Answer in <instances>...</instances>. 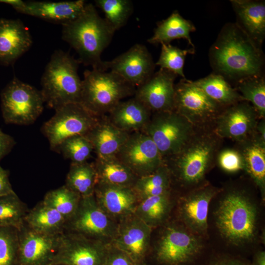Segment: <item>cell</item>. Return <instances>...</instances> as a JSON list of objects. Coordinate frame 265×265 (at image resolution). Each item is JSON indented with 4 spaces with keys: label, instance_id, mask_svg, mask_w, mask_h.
Returning a JSON list of instances; mask_svg holds the SVG:
<instances>
[{
    "label": "cell",
    "instance_id": "cell-1",
    "mask_svg": "<svg viewBox=\"0 0 265 265\" xmlns=\"http://www.w3.org/2000/svg\"><path fill=\"white\" fill-rule=\"evenodd\" d=\"M213 73L235 85L247 78L264 75L265 56L236 23L226 24L209 52Z\"/></svg>",
    "mask_w": 265,
    "mask_h": 265
},
{
    "label": "cell",
    "instance_id": "cell-2",
    "mask_svg": "<svg viewBox=\"0 0 265 265\" xmlns=\"http://www.w3.org/2000/svg\"><path fill=\"white\" fill-rule=\"evenodd\" d=\"M223 141L213 126L195 128L181 149L163 159L172 183L175 181L182 186L192 189L205 183L206 174L216 163Z\"/></svg>",
    "mask_w": 265,
    "mask_h": 265
},
{
    "label": "cell",
    "instance_id": "cell-3",
    "mask_svg": "<svg viewBox=\"0 0 265 265\" xmlns=\"http://www.w3.org/2000/svg\"><path fill=\"white\" fill-rule=\"evenodd\" d=\"M62 26V38L79 55L80 63L102 70L101 54L115 31L98 14L92 3H86L80 15Z\"/></svg>",
    "mask_w": 265,
    "mask_h": 265
},
{
    "label": "cell",
    "instance_id": "cell-4",
    "mask_svg": "<svg viewBox=\"0 0 265 265\" xmlns=\"http://www.w3.org/2000/svg\"><path fill=\"white\" fill-rule=\"evenodd\" d=\"M217 228L223 238L235 245L252 241L257 235L258 211L247 191H226L215 213Z\"/></svg>",
    "mask_w": 265,
    "mask_h": 265
},
{
    "label": "cell",
    "instance_id": "cell-5",
    "mask_svg": "<svg viewBox=\"0 0 265 265\" xmlns=\"http://www.w3.org/2000/svg\"><path fill=\"white\" fill-rule=\"evenodd\" d=\"M80 64L78 59L61 50L53 53L41 79L40 91L49 107L55 110L68 104L80 102Z\"/></svg>",
    "mask_w": 265,
    "mask_h": 265
},
{
    "label": "cell",
    "instance_id": "cell-6",
    "mask_svg": "<svg viewBox=\"0 0 265 265\" xmlns=\"http://www.w3.org/2000/svg\"><path fill=\"white\" fill-rule=\"evenodd\" d=\"M136 87L117 74L97 69L83 73L80 103L95 115H107Z\"/></svg>",
    "mask_w": 265,
    "mask_h": 265
},
{
    "label": "cell",
    "instance_id": "cell-7",
    "mask_svg": "<svg viewBox=\"0 0 265 265\" xmlns=\"http://www.w3.org/2000/svg\"><path fill=\"white\" fill-rule=\"evenodd\" d=\"M2 118L6 124L29 125L42 113L44 100L40 91L13 78L0 94Z\"/></svg>",
    "mask_w": 265,
    "mask_h": 265
},
{
    "label": "cell",
    "instance_id": "cell-8",
    "mask_svg": "<svg viewBox=\"0 0 265 265\" xmlns=\"http://www.w3.org/2000/svg\"><path fill=\"white\" fill-rule=\"evenodd\" d=\"M224 108L209 97L193 81L182 78L175 84L173 110L195 128L213 126Z\"/></svg>",
    "mask_w": 265,
    "mask_h": 265
},
{
    "label": "cell",
    "instance_id": "cell-9",
    "mask_svg": "<svg viewBox=\"0 0 265 265\" xmlns=\"http://www.w3.org/2000/svg\"><path fill=\"white\" fill-rule=\"evenodd\" d=\"M195 128L180 114L169 110L153 113L141 132L152 139L163 160L181 149Z\"/></svg>",
    "mask_w": 265,
    "mask_h": 265
},
{
    "label": "cell",
    "instance_id": "cell-10",
    "mask_svg": "<svg viewBox=\"0 0 265 265\" xmlns=\"http://www.w3.org/2000/svg\"><path fill=\"white\" fill-rule=\"evenodd\" d=\"M55 111L53 116L42 127V132L48 139L51 149L53 151L69 137L85 135L100 117L80 103L65 105Z\"/></svg>",
    "mask_w": 265,
    "mask_h": 265
},
{
    "label": "cell",
    "instance_id": "cell-11",
    "mask_svg": "<svg viewBox=\"0 0 265 265\" xmlns=\"http://www.w3.org/2000/svg\"><path fill=\"white\" fill-rule=\"evenodd\" d=\"M118 225L98 205L94 194L81 197L74 215L66 221L65 231L106 242L112 240Z\"/></svg>",
    "mask_w": 265,
    "mask_h": 265
},
{
    "label": "cell",
    "instance_id": "cell-12",
    "mask_svg": "<svg viewBox=\"0 0 265 265\" xmlns=\"http://www.w3.org/2000/svg\"><path fill=\"white\" fill-rule=\"evenodd\" d=\"M203 246L199 236L186 228L169 225L158 242L155 257L162 265H184L196 258Z\"/></svg>",
    "mask_w": 265,
    "mask_h": 265
},
{
    "label": "cell",
    "instance_id": "cell-13",
    "mask_svg": "<svg viewBox=\"0 0 265 265\" xmlns=\"http://www.w3.org/2000/svg\"><path fill=\"white\" fill-rule=\"evenodd\" d=\"M110 244L67 231L61 234L50 265H103Z\"/></svg>",
    "mask_w": 265,
    "mask_h": 265
},
{
    "label": "cell",
    "instance_id": "cell-14",
    "mask_svg": "<svg viewBox=\"0 0 265 265\" xmlns=\"http://www.w3.org/2000/svg\"><path fill=\"white\" fill-rule=\"evenodd\" d=\"M115 156L137 177L153 173L163 163L156 145L142 132L130 133Z\"/></svg>",
    "mask_w": 265,
    "mask_h": 265
},
{
    "label": "cell",
    "instance_id": "cell-15",
    "mask_svg": "<svg viewBox=\"0 0 265 265\" xmlns=\"http://www.w3.org/2000/svg\"><path fill=\"white\" fill-rule=\"evenodd\" d=\"M155 64L147 47L136 44L110 61H103L102 70L109 69L136 88L154 74Z\"/></svg>",
    "mask_w": 265,
    "mask_h": 265
},
{
    "label": "cell",
    "instance_id": "cell-16",
    "mask_svg": "<svg viewBox=\"0 0 265 265\" xmlns=\"http://www.w3.org/2000/svg\"><path fill=\"white\" fill-rule=\"evenodd\" d=\"M260 119L251 104L242 101L225 108L215 121L213 128L223 139L228 138L237 143L254 132Z\"/></svg>",
    "mask_w": 265,
    "mask_h": 265
},
{
    "label": "cell",
    "instance_id": "cell-17",
    "mask_svg": "<svg viewBox=\"0 0 265 265\" xmlns=\"http://www.w3.org/2000/svg\"><path fill=\"white\" fill-rule=\"evenodd\" d=\"M221 189L204 183L181 198L179 214L187 229L199 236L207 233L209 205Z\"/></svg>",
    "mask_w": 265,
    "mask_h": 265
},
{
    "label": "cell",
    "instance_id": "cell-18",
    "mask_svg": "<svg viewBox=\"0 0 265 265\" xmlns=\"http://www.w3.org/2000/svg\"><path fill=\"white\" fill-rule=\"evenodd\" d=\"M151 228L134 214L132 215L118 225L111 244L127 254L136 265H145Z\"/></svg>",
    "mask_w": 265,
    "mask_h": 265
},
{
    "label": "cell",
    "instance_id": "cell-19",
    "mask_svg": "<svg viewBox=\"0 0 265 265\" xmlns=\"http://www.w3.org/2000/svg\"><path fill=\"white\" fill-rule=\"evenodd\" d=\"M60 235L40 233L24 223L18 230V265H50L57 251Z\"/></svg>",
    "mask_w": 265,
    "mask_h": 265
},
{
    "label": "cell",
    "instance_id": "cell-20",
    "mask_svg": "<svg viewBox=\"0 0 265 265\" xmlns=\"http://www.w3.org/2000/svg\"><path fill=\"white\" fill-rule=\"evenodd\" d=\"M177 76L167 70L160 68L144 83L136 88L133 97L152 113L173 110L174 81Z\"/></svg>",
    "mask_w": 265,
    "mask_h": 265
},
{
    "label": "cell",
    "instance_id": "cell-21",
    "mask_svg": "<svg viewBox=\"0 0 265 265\" xmlns=\"http://www.w3.org/2000/svg\"><path fill=\"white\" fill-rule=\"evenodd\" d=\"M94 195L98 205L110 218L121 221L134 214L139 200L132 187L101 183H97Z\"/></svg>",
    "mask_w": 265,
    "mask_h": 265
},
{
    "label": "cell",
    "instance_id": "cell-22",
    "mask_svg": "<svg viewBox=\"0 0 265 265\" xmlns=\"http://www.w3.org/2000/svg\"><path fill=\"white\" fill-rule=\"evenodd\" d=\"M32 43L28 29L19 19H0V64H13Z\"/></svg>",
    "mask_w": 265,
    "mask_h": 265
},
{
    "label": "cell",
    "instance_id": "cell-23",
    "mask_svg": "<svg viewBox=\"0 0 265 265\" xmlns=\"http://www.w3.org/2000/svg\"><path fill=\"white\" fill-rule=\"evenodd\" d=\"M86 2L83 0L64 1H24L16 11L62 25L78 18L83 11Z\"/></svg>",
    "mask_w": 265,
    "mask_h": 265
},
{
    "label": "cell",
    "instance_id": "cell-24",
    "mask_svg": "<svg viewBox=\"0 0 265 265\" xmlns=\"http://www.w3.org/2000/svg\"><path fill=\"white\" fill-rule=\"evenodd\" d=\"M236 16L237 25L259 47L265 38L264 0H230Z\"/></svg>",
    "mask_w": 265,
    "mask_h": 265
},
{
    "label": "cell",
    "instance_id": "cell-25",
    "mask_svg": "<svg viewBox=\"0 0 265 265\" xmlns=\"http://www.w3.org/2000/svg\"><path fill=\"white\" fill-rule=\"evenodd\" d=\"M255 131V130H254ZM236 148L241 153L245 171L265 198V140L254 132L244 140L236 143Z\"/></svg>",
    "mask_w": 265,
    "mask_h": 265
},
{
    "label": "cell",
    "instance_id": "cell-26",
    "mask_svg": "<svg viewBox=\"0 0 265 265\" xmlns=\"http://www.w3.org/2000/svg\"><path fill=\"white\" fill-rule=\"evenodd\" d=\"M130 133L114 125L107 115L99 117L84 136L91 142L97 158L115 156Z\"/></svg>",
    "mask_w": 265,
    "mask_h": 265
},
{
    "label": "cell",
    "instance_id": "cell-27",
    "mask_svg": "<svg viewBox=\"0 0 265 265\" xmlns=\"http://www.w3.org/2000/svg\"><path fill=\"white\" fill-rule=\"evenodd\" d=\"M152 112L134 97L120 102L107 115L118 129L129 133L141 132L148 123Z\"/></svg>",
    "mask_w": 265,
    "mask_h": 265
},
{
    "label": "cell",
    "instance_id": "cell-28",
    "mask_svg": "<svg viewBox=\"0 0 265 265\" xmlns=\"http://www.w3.org/2000/svg\"><path fill=\"white\" fill-rule=\"evenodd\" d=\"M66 223L64 217L42 201L28 210L25 224L31 229L49 235H59L65 231Z\"/></svg>",
    "mask_w": 265,
    "mask_h": 265
},
{
    "label": "cell",
    "instance_id": "cell-29",
    "mask_svg": "<svg viewBox=\"0 0 265 265\" xmlns=\"http://www.w3.org/2000/svg\"><path fill=\"white\" fill-rule=\"evenodd\" d=\"M97 183L132 187L137 177L116 156L97 158L93 162Z\"/></svg>",
    "mask_w": 265,
    "mask_h": 265
},
{
    "label": "cell",
    "instance_id": "cell-30",
    "mask_svg": "<svg viewBox=\"0 0 265 265\" xmlns=\"http://www.w3.org/2000/svg\"><path fill=\"white\" fill-rule=\"evenodd\" d=\"M196 28L189 20L184 19L177 11L158 24L152 37L147 42L152 44H169L175 39H185L194 49L190 33Z\"/></svg>",
    "mask_w": 265,
    "mask_h": 265
},
{
    "label": "cell",
    "instance_id": "cell-31",
    "mask_svg": "<svg viewBox=\"0 0 265 265\" xmlns=\"http://www.w3.org/2000/svg\"><path fill=\"white\" fill-rule=\"evenodd\" d=\"M193 82L209 97L224 108L244 101L236 89L217 74L212 73Z\"/></svg>",
    "mask_w": 265,
    "mask_h": 265
},
{
    "label": "cell",
    "instance_id": "cell-32",
    "mask_svg": "<svg viewBox=\"0 0 265 265\" xmlns=\"http://www.w3.org/2000/svg\"><path fill=\"white\" fill-rule=\"evenodd\" d=\"M171 192L140 200L134 214L152 227L162 223L171 209Z\"/></svg>",
    "mask_w": 265,
    "mask_h": 265
},
{
    "label": "cell",
    "instance_id": "cell-33",
    "mask_svg": "<svg viewBox=\"0 0 265 265\" xmlns=\"http://www.w3.org/2000/svg\"><path fill=\"white\" fill-rule=\"evenodd\" d=\"M132 188L139 200L170 192L172 181L170 171L163 162L153 173L138 177Z\"/></svg>",
    "mask_w": 265,
    "mask_h": 265
},
{
    "label": "cell",
    "instance_id": "cell-34",
    "mask_svg": "<svg viewBox=\"0 0 265 265\" xmlns=\"http://www.w3.org/2000/svg\"><path fill=\"white\" fill-rule=\"evenodd\" d=\"M97 176L93 163H71L65 186L81 197L94 194Z\"/></svg>",
    "mask_w": 265,
    "mask_h": 265
},
{
    "label": "cell",
    "instance_id": "cell-35",
    "mask_svg": "<svg viewBox=\"0 0 265 265\" xmlns=\"http://www.w3.org/2000/svg\"><path fill=\"white\" fill-rule=\"evenodd\" d=\"M28 210L13 192L0 196V226L11 227L18 230L24 225Z\"/></svg>",
    "mask_w": 265,
    "mask_h": 265
},
{
    "label": "cell",
    "instance_id": "cell-36",
    "mask_svg": "<svg viewBox=\"0 0 265 265\" xmlns=\"http://www.w3.org/2000/svg\"><path fill=\"white\" fill-rule=\"evenodd\" d=\"M244 101L248 102L260 118H265V78L264 75L243 80L234 87Z\"/></svg>",
    "mask_w": 265,
    "mask_h": 265
},
{
    "label": "cell",
    "instance_id": "cell-37",
    "mask_svg": "<svg viewBox=\"0 0 265 265\" xmlns=\"http://www.w3.org/2000/svg\"><path fill=\"white\" fill-rule=\"evenodd\" d=\"M81 196L65 185L48 191L42 201L60 213L66 221L76 212Z\"/></svg>",
    "mask_w": 265,
    "mask_h": 265
},
{
    "label": "cell",
    "instance_id": "cell-38",
    "mask_svg": "<svg viewBox=\"0 0 265 265\" xmlns=\"http://www.w3.org/2000/svg\"><path fill=\"white\" fill-rule=\"evenodd\" d=\"M95 3L115 31L126 25L133 12V4L130 0H96Z\"/></svg>",
    "mask_w": 265,
    "mask_h": 265
},
{
    "label": "cell",
    "instance_id": "cell-39",
    "mask_svg": "<svg viewBox=\"0 0 265 265\" xmlns=\"http://www.w3.org/2000/svg\"><path fill=\"white\" fill-rule=\"evenodd\" d=\"M161 45L160 54L155 65L186 79L183 71L185 58L187 54L194 53V49L182 50L170 43Z\"/></svg>",
    "mask_w": 265,
    "mask_h": 265
},
{
    "label": "cell",
    "instance_id": "cell-40",
    "mask_svg": "<svg viewBox=\"0 0 265 265\" xmlns=\"http://www.w3.org/2000/svg\"><path fill=\"white\" fill-rule=\"evenodd\" d=\"M55 151L60 152L64 157L71 163L87 161L93 151L90 141L84 135H76L64 140Z\"/></svg>",
    "mask_w": 265,
    "mask_h": 265
},
{
    "label": "cell",
    "instance_id": "cell-41",
    "mask_svg": "<svg viewBox=\"0 0 265 265\" xmlns=\"http://www.w3.org/2000/svg\"><path fill=\"white\" fill-rule=\"evenodd\" d=\"M18 230L0 226V265H18Z\"/></svg>",
    "mask_w": 265,
    "mask_h": 265
},
{
    "label": "cell",
    "instance_id": "cell-42",
    "mask_svg": "<svg viewBox=\"0 0 265 265\" xmlns=\"http://www.w3.org/2000/svg\"><path fill=\"white\" fill-rule=\"evenodd\" d=\"M216 163L223 171L228 173L244 170L242 155L236 148L221 149L217 155Z\"/></svg>",
    "mask_w": 265,
    "mask_h": 265
},
{
    "label": "cell",
    "instance_id": "cell-43",
    "mask_svg": "<svg viewBox=\"0 0 265 265\" xmlns=\"http://www.w3.org/2000/svg\"><path fill=\"white\" fill-rule=\"evenodd\" d=\"M103 265H136L125 253L109 244Z\"/></svg>",
    "mask_w": 265,
    "mask_h": 265
},
{
    "label": "cell",
    "instance_id": "cell-44",
    "mask_svg": "<svg viewBox=\"0 0 265 265\" xmlns=\"http://www.w3.org/2000/svg\"><path fill=\"white\" fill-rule=\"evenodd\" d=\"M15 144L14 138L0 130V161L10 152Z\"/></svg>",
    "mask_w": 265,
    "mask_h": 265
},
{
    "label": "cell",
    "instance_id": "cell-45",
    "mask_svg": "<svg viewBox=\"0 0 265 265\" xmlns=\"http://www.w3.org/2000/svg\"><path fill=\"white\" fill-rule=\"evenodd\" d=\"M14 192L9 178V172L0 165V196Z\"/></svg>",
    "mask_w": 265,
    "mask_h": 265
},
{
    "label": "cell",
    "instance_id": "cell-46",
    "mask_svg": "<svg viewBox=\"0 0 265 265\" xmlns=\"http://www.w3.org/2000/svg\"><path fill=\"white\" fill-rule=\"evenodd\" d=\"M212 265H248L246 263L236 259L223 258L217 260Z\"/></svg>",
    "mask_w": 265,
    "mask_h": 265
},
{
    "label": "cell",
    "instance_id": "cell-47",
    "mask_svg": "<svg viewBox=\"0 0 265 265\" xmlns=\"http://www.w3.org/2000/svg\"><path fill=\"white\" fill-rule=\"evenodd\" d=\"M252 265H265L264 251H259L255 254Z\"/></svg>",
    "mask_w": 265,
    "mask_h": 265
},
{
    "label": "cell",
    "instance_id": "cell-48",
    "mask_svg": "<svg viewBox=\"0 0 265 265\" xmlns=\"http://www.w3.org/2000/svg\"><path fill=\"white\" fill-rule=\"evenodd\" d=\"M63 265V264H53V265Z\"/></svg>",
    "mask_w": 265,
    "mask_h": 265
},
{
    "label": "cell",
    "instance_id": "cell-49",
    "mask_svg": "<svg viewBox=\"0 0 265 265\" xmlns=\"http://www.w3.org/2000/svg\"><path fill=\"white\" fill-rule=\"evenodd\" d=\"M146 265V264H145V265Z\"/></svg>",
    "mask_w": 265,
    "mask_h": 265
}]
</instances>
